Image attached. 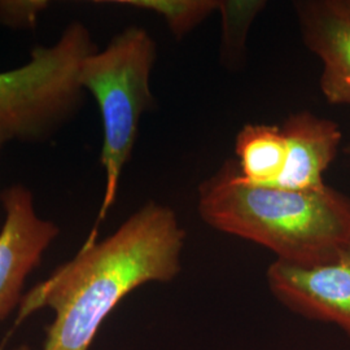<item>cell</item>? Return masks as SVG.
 <instances>
[{"label": "cell", "mask_w": 350, "mask_h": 350, "mask_svg": "<svg viewBox=\"0 0 350 350\" xmlns=\"http://www.w3.org/2000/svg\"><path fill=\"white\" fill-rule=\"evenodd\" d=\"M186 238L174 209L146 202L112 235L86 241L70 261L31 288L18 306L17 323L51 309L53 321L46 329L43 350H90L126 296L180 274Z\"/></svg>", "instance_id": "6da1fadb"}, {"label": "cell", "mask_w": 350, "mask_h": 350, "mask_svg": "<svg viewBox=\"0 0 350 350\" xmlns=\"http://www.w3.org/2000/svg\"><path fill=\"white\" fill-rule=\"evenodd\" d=\"M198 212L209 227L261 245L280 262H329L350 244L349 196L327 185L302 191L250 185L235 160L199 186Z\"/></svg>", "instance_id": "7a4b0ae2"}, {"label": "cell", "mask_w": 350, "mask_h": 350, "mask_svg": "<svg viewBox=\"0 0 350 350\" xmlns=\"http://www.w3.org/2000/svg\"><path fill=\"white\" fill-rule=\"evenodd\" d=\"M156 59L157 46L150 33L131 25L114 36L104 50L88 56L81 66L79 85L98 103L104 134L100 163L105 191L88 243L98 240L99 226L117 199L121 175L138 138L140 118L154 103L150 73Z\"/></svg>", "instance_id": "3957f363"}, {"label": "cell", "mask_w": 350, "mask_h": 350, "mask_svg": "<svg viewBox=\"0 0 350 350\" xmlns=\"http://www.w3.org/2000/svg\"><path fill=\"white\" fill-rule=\"evenodd\" d=\"M96 51L88 27L73 23L53 46L31 51L26 65L0 73V121L13 138L44 140L75 116L83 96L81 66Z\"/></svg>", "instance_id": "277c9868"}, {"label": "cell", "mask_w": 350, "mask_h": 350, "mask_svg": "<svg viewBox=\"0 0 350 350\" xmlns=\"http://www.w3.org/2000/svg\"><path fill=\"white\" fill-rule=\"evenodd\" d=\"M266 280L288 310L338 325L350 340V244L332 261L315 266L274 261L267 267Z\"/></svg>", "instance_id": "5b68a950"}, {"label": "cell", "mask_w": 350, "mask_h": 350, "mask_svg": "<svg viewBox=\"0 0 350 350\" xmlns=\"http://www.w3.org/2000/svg\"><path fill=\"white\" fill-rule=\"evenodd\" d=\"M5 219L0 231V322L23 301L26 278L57 238L59 227L38 217L33 193L16 185L1 192Z\"/></svg>", "instance_id": "8992f818"}, {"label": "cell", "mask_w": 350, "mask_h": 350, "mask_svg": "<svg viewBox=\"0 0 350 350\" xmlns=\"http://www.w3.org/2000/svg\"><path fill=\"white\" fill-rule=\"evenodd\" d=\"M301 38L322 64L319 88L332 105L350 107V17L336 0L295 3Z\"/></svg>", "instance_id": "52a82bcc"}, {"label": "cell", "mask_w": 350, "mask_h": 350, "mask_svg": "<svg viewBox=\"0 0 350 350\" xmlns=\"http://www.w3.org/2000/svg\"><path fill=\"white\" fill-rule=\"evenodd\" d=\"M280 129L287 143V159L282 174L270 187L297 191L325 187L323 176L342 140L340 126L310 111H300L288 116Z\"/></svg>", "instance_id": "ba28073f"}, {"label": "cell", "mask_w": 350, "mask_h": 350, "mask_svg": "<svg viewBox=\"0 0 350 350\" xmlns=\"http://www.w3.org/2000/svg\"><path fill=\"white\" fill-rule=\"evenodd\" d=\"M235 154L239 174L244 182L273 186L287 159V143L280 126H243L235 139Z\"/></svg>", "instance_id": "9c48e42d"}, {"label": "cell", "mask_w": 350, "mask_h": 350, "mask_svg": "<svg viewBox=\"0 0 350 350\" xmlns=\"http://www.w3.org/2000/svg\"><path fill=\"white\" fill-rule=\"evenodd\" d=\"M116 3L161 16L176 39H183L219 8V0H120Z\"/></svg>", "instance_id": "30bf717a"}, {"label": "cell", "mask_w": 350, "mask_h": 350, "mask_svg": "<svg viewBox=\"0 0 350 350\" xmlns=\"http://www.w3.org/2000/svg\"><path fill=\"white\" fill-rule=\"evenodd\" d=\"M266 3L260 0H219L218 12L222 16V57L228 65L243 57L245 39L256 16Z\"/></svg>", "instance_id": "8fae6325"}, {"label": "cell", "mask_w": 350, "mask_h": 350, "mask_svg": "<svg viewBox=\"0 0 350 350\" xmlns=\"http://www.w3.org/2000/svg\"><path fill=\"white\" fill-rule=\"evenodd\" d=\"M49 7L43 0H5L0 1V23L12 27H31L38 14Z\"/></svg>", "instance_id": "7c38bea8"}, {"label": "cell", "mask_w": 350, "mask_h": 350, "mask_svg": "<svg viewBox=\"0 0 350 350\" xmlns=\"http://www.w3.org/2000/svg\"><path fill=\"white\" fill-rule=\"evenodd\" d=\"M13 139L14 138H13L12 133H11V130L8 129V126L0 121V150L3 148V146H4L7 142L13 140Z\"/></svg>", "instance_id": "4fadbf2b"}, {"label": "cell", "mask_w": 350, "mask_h": 350, "mask_svg": "<svg viewBox=\"0 0 350 350\" xmlns=\"http://www.w3.org/2000/svg\"><path fill=\"white\" fill-rule=\"evenodd\" d=\"M338 7L350 17V0H336Z\"/></svg>", "instance_id": "5bb4252c"}, {"label": "cell", "mask_w": 350, "mask_h": 350, "mask_svg": "<svg viewBox=\"0 0 350 350\" xmlns=\"http://www.w3.org/2000/svg\"><path fill=\"white\" fill-rule=\"evenodd\" d=\"M12 350H31V348H30V347H27V345H25V344H24V345H20V347H16V348H13Z\"/></svg>", "instance_id": "9a60e30c"}, {"label": "cell", "mask_w": 350, "mask_h": 350, "mask_svg": "<svg viewBox=\"0 0 350 350\" xmlns=\"http://www.w3.org/2000/svg\"><path fill=\"white\" fill-rule=\"evenodd\" d=\"M345 153H347V154H348V156H349V159H350V146H349V147H348V148H345Z\"/></svg>", "instance_id": "2e32d148"}]
</instances>
